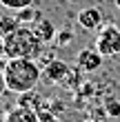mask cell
<instances>
[{
	"label": "cell",
	"instance_id": "cell-1",
	"mask_svg": "<svg viewBox=\"0 0 120 122\" xmlns=\"http://www.w3.org/2000/svg\"><path fill=\"white\" fill-rule=\"evenodd\" d=\"M2 73H5L7 91L16 93V96L36 89V84L42 78V71L33 58H7Z\"/></svg>",
	"mask_w": 120,
	"mask_h": 122
},
{
	"label": "cell",
	"instance_id": "cell-2",
	"mask_svg": "<svg viewBox=\"0 0 120 122\" xmlns=\"http://www.w3.org/2000/svg\"><path fill=\"white\" fill-rule=\"evenodd\" d=\"M42 51V42L29 27H18L16 31L2 38L5 58H36Z\"/></svg>",
	"mask_w": 120,
	"mask_h": 122
},
{
	"label": "cell",
	"instance_id": "cell-3",
	"mask_svg": "<svg viewBox=\"0 0 120 122\" xmlns=\"http://www.w3.org/2000/svg\"><path fill=\"white\" fill-rule=\"evenodd\" d=\"M96 49L104 58H114L120 53V29L116 25H102L96 36Z\"/></svg>",
	"mask_w": 120,
	"mask_h": 122
},
{
	"label": "cell",
	"instance_id": "cell-4",
	"mask_svg": "<svg viewBox=\"0 0 120 122\" xmlns=\"http://www.w3.org/2000/svg\"><path fill=\"white\" fill-rule=\"evenodd\" d=\"M76 60H78V69L84 71V73H94V71H98L102 67V60L104 56L98 51V49H80L78 56H76Z\"/></svg>",
	"mask_w": 120,
	"mask_h": 122
},
{
	"label": "cell",
	"instance_id": "cell-5",
	"mask_svg": "<svg viewBox=\"0 0 120 122\" xmlns=\"http://www.w3.org/2000/svg\"><path fill=\"white\" fill-rule=\"evenodd\" d=\"M78 25L84 31H98L102 27V11L98 7H84L78 11Z\"/></svg>",
	"mask_w": 120,
	"mask_h": 122
},
{
	"label": "cell",
	"instance_id": "cell-6",
	"mask_svg": "<svg viewBox=\"0 0 120 122\" xmlns=\"http://www.w3.org/2000/svg\"><path fill=\"white\" fill-rule=\"evenodd\" d=\"M5 122H40V111L31 107L16 104L5 113Z\"/></svg>",
	"mask_w": 120,
	"mask_h": 122
},
{
	"label": "cell",
	"instance_id": "cell-7",
	"mask_svg": "<svg viewBox=\"0 0 120 122\" xmlns=\"http://www.w3.org/2000/svg\"><path fill=\"white\" fill-rule=\"evenodd\" d=\"M69 73H71L69 64H65L62 60H51L45 69V80L51 82V84H65Z\"/></svg>",
	"mask_w": 120,
	"mask_h": 122
},
{
	"label": "cell",
	"instance_id": "cell-8",
	"mask_svg": "<svg viewBox=\"0 0 120 122\" xmlns=\"http://www.w3.org/2000/svg\"><path fill=\"white\" fill-rule=\"evenodd\" d=\"M31 29H33V33L38 36V40L42 45H47V42H51L56 38V27H53L51 20H47V18H42L36 25H31Z\"/></svg>",
	"mask_w": 120,
	"mask_h": 122
},
{
	"label": "cell",
	"instance_id": "cell-9",
	"mask_svg": "<svg viewBox=\"0 0 120 122\" xmlns=\"http://www.w3.org/2000/svg\"><path fill=\"white\" fill-rule=\"evenodd\" d=\"M16 20L20 25H36L38 20H42V13L33 7H25V9H18L16 11Z\"/></svg>",
	"mask_w": 120,
	"mask_h": 122
},
{
	"label": "cell",
	"instance_id": "cell-10",
	"mask_svg": "<svg viewBox=\"0 0 120 122\" xmlns=\"http://www.w3.org/2000/svg\"><path fill=\"white\" fill-rule=\"evenodd\" d=\"M20 27V22L16 20V16H0V40L5 38V36H9L11 31H16Z\"/></svg>",
	"mask_w": 120,
	"mask_h": 122
},
{
	"label": "cell",
	"instance_id": "cell-11",
	"mask_svg": "<svg viewBox=\"0 0 120 122\" xmlns=\"http://www.w3.org/2000/svg\"><path fill=\"white\" fill-rule=\"evenodd\" d=\"M16 104H22V107H31V109H38V104H40V98H38V93L36 91H25V93H18V102Z\"/></svg>",
	"mask_w": 120,
	"mask_h": 122
},
{
	"label": "cell",
	"instance_id": "cell-12",
	"mask_svg": "<svg viewBox=\"0 0 120 122\" xmlns=\"http://www.w3.org/2000/svg\"><path fill=\"white\" fill-rule=\"evenodd\" d=\"M0 5L7 7L9 11H18V9H25V7H31L33 0H0Z\"/></svg>",
	"mask_w": 120,
	"mask_h": 122
},
{
	"label": "cell",
	"instance_id": "cell-13",
	"mask_svg": "<svg viewBox=\"0 0 120 122\" xmlns=\"http://www.w3.org/2000/svg\"><path fill=\"white\" fill-rule=\"evenodd\" d=\"M104 113H107V116H111V118H120V100L109 98L107 104H104Z\"/></svg>",
	"mask_w": 120,
	"mask_h": 122
},
{
	"label": "cell",
	"instance_id": "cell-14",
	"mask_svg": "<svg viewBox=\"0 0 120 122\" xmlns=\"http://www.w3.org/2000/svg\"><path fill=\"white\" fill-rule=\"evenodd\" d=\"M56 42H58V47H67L73 42V31L71 29H65L60 33H56Z\"/></svg>",
	"mask_w": 120,
	"mask_h": 122
},
{
	"label": "cell",
	"instance_id": "cell-15",
	"mask_svg": "<svg viewBox=\"0 0 120 122\" xmlns=\"http://www.w3.org/2000/svg\"><path fill=\"white\" fill-rule=\"evenodd\" d=\"M5 91H7V82H5V73H2V69H0V98L5 96Z\"/></svg>",
	"mask_w": 120,
	"mask_h": 122
},
{
	"label": "cell",
	"instance_id": "cell-16",
	"mask_svg": "<svg viewBox=\"0 0 120 122\" xmlns=\"http://www.w3.org/2000/svg\"><path fill=\"white\" fill-rule=\"evenodd\" d=\"M114 2H116V7H118V9H120V0H114Z\"/></svg>",
	"mask_w": 120,
	"mask_h": 122
},
{
	"label": "cell",
	"instance_id": "cell-17",
	"mask_svg": "<svg viewBox=\"0 0 120 122\" xmlns=\"http://www.w3.org/2000/svg\"><path fill=\"white\" fill-rule=\"evenodd\" d=\"M87 122H94V120H87Z\"/></svg>",
	"mask_w": 120,
	"mask_h": 122
}]
</instances>
